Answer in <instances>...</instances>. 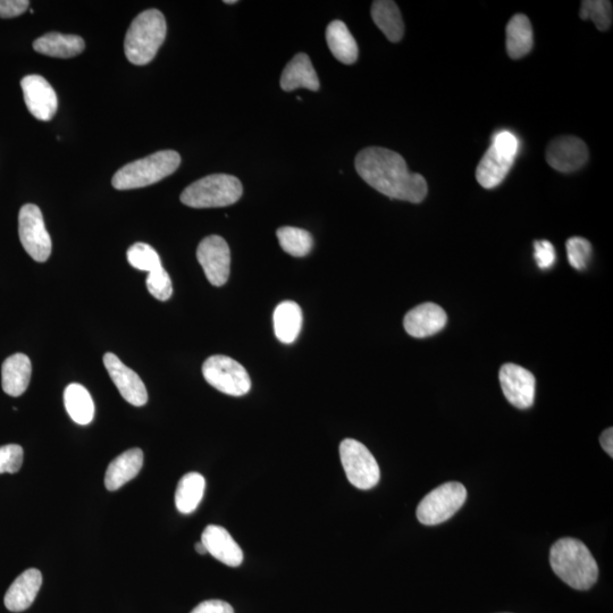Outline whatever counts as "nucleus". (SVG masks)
<instances>
[{
    "instance_id": "obj_1",
    "label": "nucleus",
    "mask_w": 613,
    "mask_h": 613,
    "mask_svg": "<svg viewBox=\"0 0 613 613\" xmlns=\"http://www.w3.org/2000/svg\"><path fill=\"white\" fill-rule=\"evenodd\" d=\"M355 165L360 178L386 197L419 204L427 196L428 187L423 176L411 173L405 159L390 149L361 150Z\"/></svg>"
},
{
    "instance_id": "obj_2",
    "label": "nucleus",
    "mask_w": 613,
    "mask_h": 613,
    "mask_svg": "<svg viewBox=\"0 0 613 613\" xmlns=\"http://www.w3.org/2000/svg\"><path fill=\"white\" fill-rule=\"evenodd\" d=\"M550 564L554 574L575 590H590L598 581L599 567L593 554L583 542L570 537L552 545Z\"/></svg>"
},
{
    "instance_id": "obj_3",
    "label": "nucleus",
    "mask_w": 613,
    "mask_h": 613,
    "mask_svg": "<svg viewBox=\"0 0 613 613\" xmlns=\"http://www.w3.org/2000/svg\"><path fill=\"white\" fill-rule=\"evenodd\" d=\"M164 15L157 10L142 12L131 23L125 37L124 50L130 63L147 65L154 60L166 38Z\"/></svg>"
},
{
    "instance_id": "obj_4",
    "label": "nucleus",
    "mask_w": 613,
    "mask_h": 613,
    "mask_svg": "<svg viewBox=\"0 0 613 613\" xmlns=\"http://www.w3.org/2000/svg\"><path fill=\"white\" fill-rule=\"evenodd\" d=\"M181 156L174 150L158 151L146 158L125 165L113 176L117 190L145 188L164 180L179 169Z\"/></svg>"
},
{
    "instance_id": "obj_5",
    "label": "nucleus",
    "mask_w": 613,
    "mask_h": 613,
    "mask_svg": "<svg viewBox=\"0 0 613 613\" xmlns=\"http://www.w3.org/2000/svg\"><path fill=\"white\" fill-rule=\"evenodd\" d=\"M243 187L238 178L228 174L206 176L182 192L181 203L191 208H221L240 200Z\"/></svg>"
},
{
    "instance_id": "obj_6",
    "label": "nucleus",
    "mask_w": 613,
    "mask_h": 613,
    "mask_svg": "<svg viewBox=\"0 0 613 613\" xmlns=\"http://www.w3.org/2000/svg\"><path fill=\"white\" fill-rule=\"evenodd\" d=\"M519 140L514 133L500 131L494 134L492 145L477 166L476 179L485 189H493L507 178L518 155Z\"/></svg>"
},
{
    "instance_id": "obj_7",
    "label": "nucleus",
    "mask_w": 613,
    "mask_h": 613,
    "mask_svg": "<svg viewBox=\"0 0 613 613\" xmlns=\"http://www.w3.org/2000/svg\"><path fill=\"white\" fill-rule=\"evenodd\" d=\"M467 490L457 482L445 483L436 487L419 503L417 518L426 526L440 525L447 522L465 505Z\"/></svg>"
},
{
    "instance_id": "obj_8",
    "label": "nucleus",
    "mask_w": 613,
    "mask_h": 613,
    "mask_svg": "<svg viewBox=\"0 0 613 613\" xmlns=\"http://www.w3.org/2000/svg\"><path fill=\"white\" fill-rule=\"evenodd\" d=\"M340 457L349 482L357 489L371 490L379 484V464L363 443L352 439L342 441Z\"/></svg>"
},
{
    "instance_id": "obj_9",
    "label": "nucleus",
    "mask_w": 613,
    "mask_h": 613,
    "mask_svg": "<svg viewBox=\"0 0 613 613\" xmlns=\"http://www.w3.org/2000/svg\"><path fill=\"white\" fill-rule=\"evenodd\" d=\"M203 374L208 384L232 397H242L251 389V380L246 368L230 357H209L203 365Z\"/></svg>"
},
{
    "instance_id": "obj_10",
    "label": "nucleus",
    "mask_w": 613,
    "mask_h": 613,
    "mask_svg": "<svg viewBox=\"0 0 613 613\" xmlns=\"http://www.w3.org/2000/svg\"><path fill=\"white\" fill-rule=\"evenodd\" d=\"M19 235L23 248L38 263L52 255V239L46 229L43 213L33 204L24 205L19 215Z\"/></svg>"
},
{
    "instance_id": "obj_11",
    "label": "nucleus",
    "mask_w": 613,
    "mask_h": 613,
    "mask_svg": "<svg viewBox=\"0 0 613 613\" xmlns=\"http://www.w3.org/2000/svg\"><path fill=\"white\" fill-rule=\"evenodd\" d=\"M198 262L203 267L207 280L214 287H222L229 280L231 251L220 235H209L197 249Z\"/></svg>"
},
{
    "instance_id": "obj_12",
    "label": "nucleus",
    "mask_w": 613,
    "mask_h": 613,
    "mask_svg": "<svg viewBox=\"0 0 613 613\" xmlns=\"http://www.w3.org/2000/svg\"><path fill=\"white\" fill-rule=\"evenodd\" d=\"M499 379L503 394L512 406L527 409L534 405L536 380L527 369L515 364L503 365Z\"/></svg>"
},
{
    "instance_id": "obj_13",
    "label": "nucleus",
    "mask_w": 613,
    "mask_h": 613,
    "mask_svg": "<svg viewBox=\"0 0 613 613\" xmlns=\"http://www.w3.org/2000/svg\"><path fill=\"white\" fill-rule=\"evenodd\" d=\"M590 153L582 139L564 136L553 139L547 148V161L552 169L571 173L582 169L589 161Z\"/></svg>"
},
{
    "instance_id": "obj_14",
    "label": "nucleus",
    "mask_w": 613,
    "mask_h": 613,
    "mask_svg": "<svg viewBox=\"0 0 613 613\" xmlns=\"http://www.w3.org/2000/svg\"><path fill=\"white\" fill-rule=\"evenodd\" d=\"M24 102L37 120H53L58 108V99L50 83L40 75H28L21 81Z\"/></svg>"
},
{
    "instance_id": "obj_15",
    "label": "nucleus",
    "mask_w": 613,
    "mask_h": 613,
    "mask_svg": "<svg viewBox=\"0 0 613 613\" xmlns=\"http://www.w3.org/2000/svg\"><path fill=\"white\" fill-rule=\"evenodd\" d=\"M104 365L125 401L134 407L146 405L148 401L146 385L136 372L124 365L122 360L112 352H107L104 356Z\"/></svg>"
},
{
    "instance_id": "obj_16",
    "label": "nucleus",
    "mask_w": 613,
    "mask_h": 613,
    "mask_svg": "<svg viewBox=\"0 0 613 613\" xmlns=\"http://www.w3.org/2000/svg\"><path fill=\"white\" fill-rule=\"evenodd\" d=\"M447 322V313L439 305L426 302L410 310L403 326L411 337L424 339L442 331Z\"/></svg>"
},
{
    "instance_id": "obj_17",
    "label": "nucleus",
    "mask_w": 613,
    "mask_h": 613,
    "mask_svg": "<svg viewBox=\"0 0 613 613\" xmlns=\"http://www.w3.org/2000/svg\"><path fill=\"white\" fill-rule=\"evenodd\" d=\"M201 543L205 545L207 553L212 554L222 564L229 567H239L242 564L243 551L225 528L217 525L207 526L201 536Z\"/></svg>"
},
{
    "instance_id": "obj_18",
    "label": "nucleus",
    "mask_w": 613,
    "mask_h": 613,
    "mask_svg": "<svg viewBox=\"0 0 613 613\" xmlns=\"http://www.w3.org/2000/svg\"><path fill=\"white\" fill-rule=\"evenodd\" d=\"M41 585L43 575L38 569L25 570L8 589L4 599L6 608L12 612L29 609L35 602Z\"/></svg>"
},
{
    "instance_id": "obj_19",
    "label": "nucleus",
    "mask_w": 613,
    "mask_h": 613,
    "mask_svg": "<svg viewBox=\"0 0 613 613\" xmlns=\"http://www.w3.org/2000/svg\"><path fill=\"white\" fill-rule=\"evenodd\" d=\"M144 466V452L130 449L115 458L107 468L105 486L108 491L120 490L122 486L136 478Z\"/></svg>"
},
{
    "instance_id": "obj_20",
    "label": "nucleus",
    "mask_w": 613,
    "mask_h": 613,
    "mask_svg": "<svg viewBox=\"0 0 613 613\" xmlns=\"http://www.w3.org/2000/svg\"><path fill=\"white\" fill-rule=\"evenodd\" d=\"M281 88L290 92L299 88L319 90V80L312 61L307 54L300 53L285 66L281 77Z\"/></svg>"
},
{
    "instance_id": "obj_21",
    "label": "nucleus",
    "mask_w": 613,
    "mask_h": 613,
    "mask_svg": "<svg viewBox=\"0 0 613 613\" xmlns=\"http://www.w3.org/2000/svg\"><path fill=\"white\" fill-rule=\"evenodd\" d=\"M32 365L27 355L8 357L2 367L3 390L8 396L20 397L27 391L31 381Z\"/></svg>"
},
{
    "instance_id": "obj_22",
    "label": "nucleus",
    "mask_w": 613,
    "mask_h": 613,
    "mask_svg": "<svg viewBox=\"0 0 613 613\" xmlns=\"http://www.w3.org/2000/svg\"><path fill=\"white\" fill-rule=\"evenodd\" d=\"M86 44L79 36L62 35L58 32H50L38 38L33 43V48L39 54L55 58H72L80 55L85 50Z\"/></svg>"
},
{
    "instance_id": "obj_23",
    "label": "nucleus",
    "mask_w": 613,
    "mask_h": 613,
    "mask_svg": "<svg viewBox=\"0 0 613 613\" xmlns=\"http://www.w3.org/2000/svg\"><path fill=\"white\" fill-rule=\"evenodd\" d=\"M326 41L331 53L343 64L351 65L357 62L359 49L346 24L333 21L326 29Z\"/></svg>"
},
{
    "instance_id": "obj_24",
    "label": "nucleus",
    "mask_w": 613,
    "mask_h": 613,
    "mask_svg": "<svg viewBox=\"0 0 613 613\" xmlns=\"http://www.w3.org/2000/svg\"><path fill=\"white\" fill-rule=\"evenodd\" d=\"M506 33L507 52L512 60H519L531 53L534 45L533 28L526 15H515L509 21Z\"/></svg>"
},
{
    "instance_id": "obj_25",
    "label": "nucleus",
    "mask_w": 613,
    "mask_h": 613,
    "mask_svg": "<svg viewBox=\"0 0 613 613\" xmlns=\"http://www.w3.org/2000/svg\"><path fill=\"white\" fill-rule=\"evenodd\" d=\"M372 18L391 43H399L405 35L399 7L391 0H376L372 5Z\"/></svg>"
},
{
    "instance_id": "obj_26",
    "label": "nucleus",
    "mask_w": 613,
    "mask_h": 613,
    "mask_svg": "<svg viewBox=\"0 0 613 613\" xmlns=\"http://www.w3.org/2000/svg\"><path fill=\"white\" fill-rule=\"evenodd\" d=\"M64 405L74 423L85 426L94 421L95 403L85 386L78 383L67 386Z\"/></svg>"
},
{
    "instance_id": "obj_27",
    "label": "nucleus",
    "mask_w": 613,
    "mask_h": 613,
    "mask_svg": "<svg viewBox=\"0 0 613 613\" xmlns=\"http://www.w3.org/2000/svg\"><path fill=\"white\" fill-rule=\"evenodd\" d=\"M273 321L276 338L285 344L293 343L301 331V308L296 302L283 301L276 307Z\"/></svg>"
},
{
    "instance_id": "obj_28",
    "label": "nucleus",
    "mask_w": 613,
    "mask_h": 613,
    "mask_svg": "<svg viewBox=\"0 0 613 613\" xmlns=\"http://www.w3.org/2000/svg\"><path fill=\"white\" fill-rule=\"evenodd\" d=\"M206 481L203 475L189 473L179 482L175 493V506L183 515L196 511L204 498Z\"/></svg>"
},
{
    "instance_id": "obj_29",
    "label": "nucleus",
    "mask_w": 613,
    "mask_h": 613,
    "mask_svg": "<svg viewBox=\"0 0 613 613\" xmlns=\"http://www.w3.org/2000/svg\"><path fill=\"white\" fill-rule=\"evenodd\" d=\"M276 235L281 248L293 257H306L314 247L312 234L306 230L283 226Z\"/></svg>"
},
{
    "instance_id": "obj_30",
    "label": "nucleus",
    "mask_w": 613,
    "mask_h": 613,
    "mask_svg": "<svg viewBox=\"0 0 613 613\" xmlns=\"http://www.w3.org/2000/svg\"><path fill=\"white\" fill-rule=\"evenodd\" d=\"M579 16L582 20H592L598 30L607 31L613 19L612 3L607 0H584Z\"/></svg>"
},
{
    "instance_id": "obj_31",
    "label": "nucleus",
    "mask_w": 613,
    "mask_h": 613,
    "mask_svg": "<svg viewBox=\"0 0 613 613\" xmlns=\"http://www.w3.org/2000/svg\"><path fill=\"white\" fill-rule=\"evenodd\" d=\"M127 256L130 265L139 271L150 273L163 266L157 251L147 243H136L128 250Z\"/></svg>"
},
{
    "instance_id": "obj_32",
    "label": "nucleus",
    "mask_w": 613,
    "mask_h": 613,
    "mask_svg": "<svg viewBox=\"0 0 613 613\" xmlns=\"http://www.w3.org/2000/svg\"><path fill=\"white\" fill-rule=\"evenodd\" d=\"M146 284L150 295L159 301L169 300L173 295L171 277L163 266L148 273Z\"/></svg>"
},
{
    "instance_id": "obj_33",
    "label": "nucleus",
    "mask_w": 613,
    "mask_h": 613,
    "mask_svg": "<svg viewBox=\"0 0 613 613\" xmlns=\"http://www.w3.org/2000/svg\"><path fill=\"white\" fill-rule=\"evenodd\" d=\"M569 264L577 271L585 270L592 256V245L584 238L574 237L567 241Z\"/></svg>"
},
{
    "instance_id": "obj_34",
    "label": "nucleus",
    "mask_w": 613,
    "mask_h": 613,
    "mask_svg": "<svg viewBox=\"0 0 613 613\" xmlns=\"http://www.w3.org/2000/svg\"><path fill=\"white\" fill-rule=\"evenodd\" d=\"M23 464V449L18 444L0 447V474L18 473Z\"/></svg>"
},
{
    "instance_id": "obj_35",
    "label": "nucleus",
    "mask_w": 613,
    "mask_h": 613,
    "mask_svg": "<svg viewBox=\"0 0 613 613\" xmlns=\"http://www.w3.org/2000/svg\"><path fill=\"white\" fill-rule=\"evenodd\" d=\"M534 257L541 270H549L556 263L557 254L552 243L547 240L535 241Z\"/></svg>"
},
{
    "instance_id": "obj_36",
    "label": "nucleus",
    "mask_w": 613,
    "mask_h": 613,
    "mask_svg": "<svg viewBox=\"0 0 613 613\" xmlns=\"http://www.w3.org/2000/svg\"><path fill=\"white\" fill-rule=\"evenodd\" d=\"M28 0H0V18L13 19L28 10Z\"/></svg>"
},
{
    "instance_id": "obj_37",
    "label": "nucleus",
    "mask_w": 613,
    "mask_h": 613,
    "mask_svg": "<svg viewBox=\"0 0 613 613\" xmlns=\"http://www.w3.org/2000/svg\"><path fill=\"white\" fill-rule=\"evenodd\" d=\"M191 613H234L231 604L222 600H208L200 603Z\"/></svg>"
},
{
    "instance_id": "obj_38",
    "label": "nucleus",
    "mask_w": 613,
    "mask_h": 613,
    "mask_svg": "<svg viewBox=\"0 0 613 613\" xmlns=\"http://www.w3.org/2000/svg\"><path fill=\"white\" fill-rule=\"evenodd\" d=\"M600 443L604 451L608 453V455L613 457V430L612 427L608 428V430L604 431L600 438Z\"/></svg>"
},
{
    "instance_id": "obj_39",
    "label": "nucleus",
    "mask_w": 613,
    "mask_h": 613,
    "mask_svg": "<svg viewBox=\"0 0 613 613\" xmlns=\"http://www.w3.org/2000/svg\"><path fill=\"white\" fill-rule=\"evenodd\" d=\"M196 551H197L199 554H206V553H207V550H206V548H205V545H204L203 543H201V542H199V543H197V544H196Z\"/></svg>"
},
{
    "instance_id": "obj_40",
    "label": "nucleus",
    "mask_w": 613,
    "mask_h": 613,
    "mask_svg": "<svg viewBox=\"0 0 613 613\" xmlns=\"http://www.w3.org/2000/svg\"><path fill=\"white\" fill-rule=\"evenodd\" d=\"M224 3H225V4H230V5H233V4H237L238 2H237V0H225V2H224Z\"/></svg>"
}]
</instances>
